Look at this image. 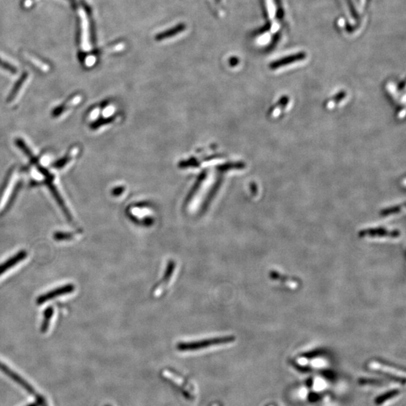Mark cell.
<instances>
[{"label":"cell","mask_w":406,"mask_h":406,"mask_svg":"<svg viewBox=\"0 0 406 406\" xmlns=\"http://www.w3.org/2000/svg\"><path fill=\"white\" fill-rule=\"evenodd\" d=\"M234 336L216 337V338H205V339L196 340V341H181L177 344V349L181 351H193L211 347L213 346L223 345L230 344L235 341Z\"/></svg>","instance_id":"6da1fadb"},{"label":"cell","mask_w":406,"mask_h":406,"mask_svg":"<svg viewBox=\"0 0 406 406\" xmlns=\"http://www.w3.org/2000/svg\"><path fill=\"white\" fill-rule=\"evenodd\" d=\"M175 269H176V264H175L174 260H171L169 263L168 266H167V270H166L165 274H164V278L161 280V282H159V284L154 287V290H153V296L155 297H159L162 295L163 293L165 291L167 287L169 285L171 279L174 277Z\"/></svg>","instance_id":"7a4b0ae2"},{"label":"cell","mask_w":406,"mask_h":406,"mask_svg":"<svg viewBox=\"0 0 406 406\" xmlns=\"http://www.w3.org/2000/svg\"><path fill=\"white\" fill-rule=\"evenodd\" d=\"M74 290H75V286L72 284H66V285L57 287L53 291H49V292L38 297L36 300L37 304H42L47 303V302L50 301V300H53V299L66 295V294H71V293L73 292Z\"/></svg>","instance_id":"3957f363"},{"label":"cell","mask_w":406,"mask_h":406,"mask_svg":"<svg viewBox=\"0 0 406 406\" xmlns=\"http://www.w3.org/2000/svg\"><path fill=\"white\" fill-rule=\"evenodd\" d=\"M360 238L364 237H371V238H397L400 237V232L397 230H388L385 228L369 229V230H361L359 233Z\"/></svg>","instance_id":"277c9868"},{"label":"cell","mask_w":406,"mask_h":406,"mask_svg":"<svg viewBox=\"0 0 406 406\" xmlns=\"http://www.w3.org/2000/svg\"><path fill=\"white\" fill-rule=\"evenodd\" d=\"M369 368L372 370H375V371L381 372L393 376L395 378H400V379L402 378V379L405 380V378H406V373L403 370L394 368V367H390V366L386 365V364H381V363L378 361L371 362L369 364Z\"/></svg>","instance_id":"5b68a950"},{"label":"cell","mask_w":406,"mask_h":406,"mask_svg":"<svg viewBox=\"0 0 406 406\" xmlns=\"http://www.w3.org/2000/svg\"><path fill=\"white\" fill-rule=\"evenodd\" d=\"M0 371L2 372L4 374H6L7 376H8L9 378H11L13 381H15V382L18 383L20 386L23 387V388L27 390V392L30 393V394H34L35 393V390H34V387L31 385V384H29L28 382L25 381L22 377L19 375V374H17L16 372H14L13 370H11L9 367H7L6 365L5 364H2V362L0 361Z\"/></svg>","instance_id":"8992f818"},{"label":"cell","mask_w":406,"mask_h":406,"mask_svg":"<svg viewBox=\"0 0 406 406\" xmlns=\"http://www.w3.org/2000/svg\"><path fill=\"white\" fill-rule=\"evenodd\" d=\"M27 251L23 250V251H20L19 252H18V254H14V256L10 257L5 262L0 264V275L5 273L7 270H10L14 266H16L18 263L24 260L27 257Z\"/></svg>","instance_id":"52a82bcc"},{"label":"cell","mask_w":406,"mask_h":406,"mask_svg":"<svg viewBox=\"0 0 406 406\" xmlns=\"http://www.w3.org/2000/svg\"><path fill=\"white\" fill-rule=\"evenodd\" d=\"M49 181V187L51 191H52L53 196H54L55 200H57L58 205H59V206L61 207V210H62L64 214H65L67 220H68V221H72V216H71L70 211H68V208H67V205H66L65 203H64V200H63L61 194H60L58 191H57L55 186L53 184V181Z\"/></svg>","instance_id":"ba28073f"},{"label":"cell","mask_w":406,"mask_h":406,"mask_svg":"<svg viewBox=\"0 0 406 406\" xmlns=\"http://www.w3.org/2000/svg\"><path fill=\"white\" fill-rule=\"evenodd\" d=\"M80 100H81V97H78V96H76V97L75 96V97L70 99L68 101H67L66 103L63 104L61 106L56 108V109L53 111V115H54V117H58V116L61 115L63 113L68 111L71 107H74L75 105H76L79 102Z\"/></svg>","instance_id":"9c48e42d"},{"label":"cell","mask_w":406,"mask_h":406,"mask_svg":"<svg viewBox=\"0 0 406 406\" xmlns=\"http://www.w3.org/2000/svg\"><path fill=\"white\" fill-rule=\"evenodd\" d=\"M27 78H28V74L24 73L23 75V76L21 77V79L18 81L16 85L14 86V88H13L12 91H11V94H10L9 97H8V103H11L15 101L18 98V95L21 94V90H22L23 86H24V83L27 81Z\"/></svg>","instance_id":"30bf717a"},{"label":"cell","mask_w":406,"mask_h":406,"mask_svg":"<svg viewBox=\"0 0 406 406\" xmlns=\"http://www.w3.org/2000/svg\"><path fill=\"white\" fill-rule=\"evenodd\" d=\"M78 152V148H77V147H74V148L70 150L69 152L67 154V155L65 157L60 160L58 162L55 163L54 167H55L56 169H61L64 168V167H67L68 164H70V163L72 161V160L75 158Z\"/></svg>","instance_id":"8fae6325"},{"label":"cell","mask_w":406,"mask_h":406,"mask_svg":"<svg viewBox=\"0 0 406 406\" xmlns=\"http://www.w3.org/2000/svg\"><path fill=\"white\" fill-rule=\"evenodd\" d=\"M54 308L52 306L48 307L44 311V317H43V321L41 323V332L42 333H46L49 327L50 322H51V318H52L53 314H54Z\"/></svg>","instance_id":"7c38bea8"},{"label":"cell","mask_w":406,"mask_h":406,"mask_svg":"<svg viewBox=\"0 0 406 406\" xmlns=\"http://www.w3.org/2000/svg\"><path fill=\"white\" fill-rule=\"evenodd\" d=\"M303 57L299 55L289 57V58H284V59L281 60V61L273 63V64H271L270 67H271V68H272V69H276V68H280V67H283V66L287 65V64H293V63L297 61V60L299 61V60L303 59Z\"/></svg>","instance_id":"4fadbf2b"},{"label":"cell","mask_w":406,"mask_h":406,"mask_svg":"<svg viewBox=\"0 0 406 406\" xmlns=\"http://www.w3.org/2000/svg\"><path fill=\"white\" fill-rule=\"evenodd\" d=\"M16 144L29 158L31 159L33 161H35V158L34 153L31 151V148H29L28 145L24 142V140L18 138L16 140Z\"/></svg>","instance_id":"5bb4252c"},{"label":"cell","mask_w":406,"mask_h":406,"mask_svg":"<svg viewBox=\"0 0 406 406\" xmlns=\"http://www.w3.org/2000/svg\"><path fill=\"white\" fill-rule=\"evenodd\" d=\"M74 234L67 232H56L54 234V238L56 241H61L73 238Z\"/></svg>","instance_id":"9a60e30c"},{"label":"cell","mask_w":406,"mask_h":406,"mask_svg":"<svg viewBox=\"0 0 406 406\" xmlns=\"http://www.w3.org/2000/svg\"><path fill=\"white\" fill-rule=\"evenodd\" d=\"M403 205H397V206H393L390 207V208H385V209L382 210L380 213L381 216H384V217H386V216L389 215H392V214H398L401 211L402 208H403Z\"/></svg>","instance_id":"2e32d148"},{"label":"cell","mask_w":406,"mask_h":406,"mask_svg":"<svg viewBox=\"0 0 406 406\" xmlns=\"http://www.w3.org/2000/svg\"><path fill=\"white\" fill-rule=\"evenodd\" d=\"M0 67H2V68H3L4 69L8 70V71H11V73H17L16 68H14V67L10 65V64H8V63L3 62V61H1V60H0Z\"/></svg>","instance_id":"e0dca14e"},{"label":"cell","mask_w":406,"mask_h":406,"mask_svg":"<svg viewBox=\"0 0 406 406\" xmlns=\"http://www.w3.org/2000/svg\"><path fill=\"white\" fill-rule=\"evenodd\" d=\"M397 394H399V392L397 391H394V392H390L388 393V394H385L384 396H382V397H380L378 398V400H376V402L378 403H382V402L386 401V400H388L390 399V397H395L397 396Z\"/></svg>","instance_id":"ac0fdd59"},{"label":"cell","mask_w":406,"mask_h":406,"mask_svg":"<svg viewBox=\"0 0 406 406\" xmlns=\"http://www.w3.org/2000/svg\"><path fill=\"white\" fill-rule=\"evenodd\" d=\"M43 404H44V400H43L41 397H38L35 403H31V404L28 405V406H41V405Z\"/></svg>","instance_id":"d6986e66"},{"label":"cell","mask_w":406,"mask_h":406,"mask_svg":"<svg viewBox=\"0 0 406 406\" xmlns=\"http://www.w3.org/2000/svg\"></svg>","instance_id":"ffe728a7"},{"label":"cell","mask_w":406,"mask_h":406,"mask_svg":"<svg viewBox=\"0 0 406 406\" xmlns=\"http://www.w3.org/2000/svg\"></svg>","instance_id":"44dd1931"}]
</instances>
